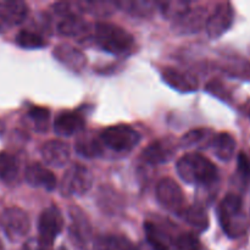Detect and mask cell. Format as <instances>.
Segmentation results:
<instances>
[{"label":"cell","instance_id":"27","mask_svg":"<svg viewBox=\"0 0 250 250\" xmlns=\"http://www.w3.org/2000/svg\"><path fill=\"white\" fill-rule=\"evenodd\" d=\"M27 119L32 122L36 131L45 132L48 129L50 111L45 107H32L27 114Z\"/></svg>","mask_w":250,"mask_h":250},{"label":"cell","instance_id":"33","mask_svg":"<svg viewBox=\"0 0 250 250\" xmlns=\"http://www.w3.org/2000/svg\"><path fill=\"white\" fill-rule=\"evenodd\" d=\"M22 250H46V249L42 246L39 239L33 238V239H29V241H27L26 243H24Z\"/></svg>","mask_w":250,"mask_h":250},{"label":"cell","instance_id":"2","mask_svg":"<svg viewBox=\"0 0 250 250\" xmlns=\"http://www.w3.org/2000/svg\"><path fill=\"white\" fill-rule=\"evenodd\" d=\"M220 225L229 238H239L247 232L248 219L243 210V202L236 194H227L217 209Z\"/></svg>","mask_w":250,"mask_h":250},{"label":"cell","instance_id":"4","mask_svg":"<svg viewBox=\"0 0 250 250\" xmlns=\"http://www.w3.org/2000/svg\"><path fill=\"white\" fill-rule=\"evenodd\" d=\"M100 139L107 148L117 153H125L132 150L139 143L141 134L132 127L126 125H117L105 128L100 133Z\"/></svg>","mask_w":250,"mask_h":250},{"label":"cell","instance_id":"19","mask_svg":"<svg viewBox=\"0 0 250 250\" xmlns=\"http://www.w3.org/2000/svg\"><path fill=\"white\" fill-rule=\"evenodd\" d=\"M76 151L84 158H98L103 154V142L100 136L92 133H83L77 138L75 144Z\"/></svg>","mask_w":250,"mask_h":250},{"label":"cell","instance_id":"6","mask_svg":"<svg viewBox=\"0 0 250 250\" xmlns=\"http://www.w3.org/2000/svg\"><path fill=\"white\" fill-rule=\"evenodd\" d=\"M0 225L5 236L11 242L21 241L31 229V222L27 212L16 207L7 208L2 211Z\"/></svg>","mask_w":250,"mask_h":250},{"label":"cell","instance_id":"29","mask_svg":"<svg viewBox=\"0 0 250 250\" xmlns=\"http://www.w3.org/2000/svg\"><path fill=\"white\" fill-rule=\"evenodd\" d=\"M161 11L168 19H172L173 21L178 17L182 16L186 11L189 10V2L185 1H175V2H161Z\"/></svg>","mask_w":250,"mask_h":250},{"label":"cell","instance_id":"26","mask_svg":"<svg viewBox=\"0 0 250 250\" xmlns=\"http://www.w3.org/2000/svg\"><path fill=\"white\" fill-rule=\"evenodd\" d=\"M16 43L23 49H39L46 45V41L41 34L28 29H22L17 33Z\"/></svg>","mask_w":250,"mask_h":250},{"label":"cell","instance_id":"8","mask_svg":"<svg viewBox=\"0 0 250 250\" xmlns=\"http://www.w3.org/2000/svg\"><path fill=\"white\" fill-rule=\"evenodd\" d=\"M62 229L63 219L60 210L56 207H50L44 210L39 216L38 221V239L42 246L45 249L50 248Z\"/></svg>","mask_w":250,"mask_h":250},{"label":"cell","instance_id":"7","mask_svg":"<svg viewBox=\"0 0 250 250\" xmlns=\"http://www.w3.org/2000/svg\"><path fill=\"white\" fill-rule=\"evenodd\" d=\"M156 198L164 209L180 216L186 209V199L180 186L172 178H163L156 186Z\"/></svg>","mask_w":250,"mask_h":250},{"label":"cell","instance_id":"25","mask_svg":"<svg viewBox=\"0 0 250 250\" xmlns=\"http://www.w3.org/2000/svg\"><path fill=\"white\" fill-rule=\"evenodd\" d=\"M212 141H214V137H211V131L205 128H197L187 132L181 138V146L183 148H190V146H198L203 144L209 146L212 143Z\"/></svg>","mask_w":250,"mask_h":250},{"label":"cell","instance_id":"30","mask_svg":"<svg viewBox=\"0 0 250 250\" xmlns=\"http://www.w3.org/2000/svg\"><path fill=\"white\" fill-rule=\"evenodd\" d=\"M176 247L177 250H202L199 239L193 233H186L178 237Z\"/></svg>","mask_w":250,"mask_h":250},{"label":"cell","instance_id":"3","mask_svg":"<svg viewBox=\"0 0 250 250\" xmlns=\"http://www.w3.org/2000/svg\"><path fill=\"white\" fill-rule=\"evenodd\" d=\"M94 37L103 50L114 55L128 53L134 45V38L131 33L110 22H98L95 24Z\"/></svg>","mask_w":250,"mask_h":250},{"label":"cell","instance_id":"16","mask_svg":"<svg viewBox=\"0 0 250 250\" xmlns=\"http://www.w3.org/2000/svg\"><path fill=\"white\" fill-rule=\"evenodd\" d=\"M71 215V226L70 233L75 243H78V246L85 247L89 242L90 238V225L88 222V219L83 211L78 208H72L70 211Z\"/></svg>","mask_w":250,"mask_h":250},{"label":"cell","instance_id":"32","mask_svg":"<svg viewBox=\"0 0 250 250\" xmlns=\"http://www.w3.org/2000/svg\"><path fill=\"white\" fill-rule=\"evenodd\" d=\"M237 170L243 181H250V158L244 151H241L237 158Z\"/></svg>","mask_w":250,"mask_h":250},{"label":"cell","instance_id":"14","mask_svg":"<svg viewBox=\"0 0 250 250\" xmlns=\"http://www.w3.org/2000/svg\"><path fill=\"white\" fill-rule=\"evenodd\" d=\"M24 178L32 187H42L46 190L55 189L58 180L49 168L44 167L38 163L29 164L24 171Z\"/></svg>","mask_w":250,"mask_h":250},{"label":"cell","instance_id":"15","mask_svg":"<svg viewBox=\"0 0 250 250\" xmlns=\"http://www.w3.org/2000/svg\"><path fill=\"white\" fill-rule=\"evenodd\" d=\"M54 56L73 72H81L87 65V58L80 49L68 44H61L54 49Z\"/></svg>","mask_w":250,"mask_h":250},{"label":"cell","instance_id":"37","mask_svg":"<svg viewBox=\"0 0 250 250\" xmlns=\"http://www.w3.org/2000/svg\"><path fill=\"white\" fill-rule=\"evenodd\" d=\"M249 116H250V110H249Z\"/></svg>","mask_w":250,"mask_h":250},{"label":"cell","instance_id":"11","mask_svg":"<svg viewBox=\"0 0 250 250\" xmlns=\"http://www.w3.org/2000/svg\"><path fill=\"white\" fill-rule=\"evenodd\" d=\"M42 158L44 163L53 167H63L70 160V146L62 141H49L42 146Z\"/></svg>","mask_w":250,"mask_h":250},{"label":"cell","instance_id":"9","mask_svg":"<svg viewBox=\"0 0 250 250\" xmlns=\"http://www.w3.org/2000/svg\"><path fill=\"white\" fill-rule=\"evenodd\" d=\"M233 19L234 11L232 5L229 2L219 4L208 20L207 27H205L208 36L211 39H217L221 37L232 26Z\"/></svg>","mask_w":250,"mask_h":250},{"label":"cell","instance_id":"22","mask_svg":"<svg viewBox=\"0 0 250 250\" xmlns=\"http://www.w3.org/2000/svg\"><path fill=\"white\" fill-rule=\"evenodd\" d=\"M88 28V24L80 15H68L63 16L62 20L58 23L59 34L65 37H77L84 33Z\"/></svg>","mask_w":250,"mask_h":250},{"label":"cell","instance_id":"34","mask_svg":"<svg viewBox=\"0 0 250 250\" xmlns=\"http://www.w3.org/2000/svg\"><path fill=\"white\" fill-rule=\"evenodd\" d=\"M10 28H11V27H10L9 24H7L6 22H5L4 20H2L1 17H0V33H4V32L9 31Z\"/></svg>","mask_w":250,"mask_h":250},{"label":"cell","instance_id":"24","mask_svg":"<svg viewBox=\"0 0 250 250\" xmlns=\"http://www.w3.org/2000/svg\"><path fill=\"white\" fill-rule=\"evenodd\" d=\"M19 176V161L12 154L0 153V181L12 183Z\"/></svg>","mask_w":250,"mask_h":250},{"label":"cell","instance_id":"17","mask_svg":"<svg viewBox=\"0 0 250 250\" xmlns=\"http://www.w3.org/2000/svg\"><path fill=\"white\" fill-rule=\"evenodd\" d=\"M163 80L173 89L182 93L195 92L198 89L197 78L190 76L189 73L182 72L176 68L167 67L163 71Z\"/></svg>","mask_w":250,"mask_h":250},{"label":"cell","instance_id":"12","mask_svg":"<svg viewBox=\"0 0 250 250\" xmlns=\"http://www.w3.org/2000/svg\"><path fill=\"white\" fill-rule=\"evenodd\" d=\"M84 119L77 111H62L54 121V131L58 136L70 137L84 128Z\"/></svg>","mask_w":250,"mask_h":250},{"label":"cell","instance_id":"1","mask_svg":"<svg viewBox=\"0 0 250 250\" xmlns=\"http://www.w3.org/2000/svg\"><path fill=\"white\" fill-rule=\"evenodd\" d=\"M177 173L181 180L189 185L211 186L219 178L214 163L199 153H189L177 161Z\"/></svg>","mask_w":250,"mask_h":250},{"label":"cell","instance_id":"28","mask_svg":"<svg viewBox=\"0 0 250 250\" xmlns=\"http://www.w3.org/2000/svg\"><path fill=\"white\" fill-rule=\"evenodd\" d=\"M98 250H136L127 239L122 237H105L98 243Z\"/></svg>","mask_w":250,"mask_h":250},{"label":"cell","instance_id":"20","mask_svg":"<svg viewBox=\"0 0 250 250\" xmlns=\"http://www.w3.org/2000/svg\"><path fill=\"white\" fill-rule=\"evenodd\" d=\"M144 232H146V237L148 243L153 250H168L170 249L171 239L170 236L158 226L156 224L150 221H146L144 224Z\"/></svg>","mask_w":250,"mask_h":250},{"label":"cell","instance_id":"21","mask_svg":"<svg viewBox=\"0 0 250 250\" xmlns=\"http://www.w3.org/2000/svg\"><path fill=\"white\" fill-rule=\"evenodd\" d=\"M212 151L222 161H229L236 151V141L229 133H220L214 138L211 143Z\"/></svg>","mask_w":250,"mask_h":250},{"label":"cell","instance_id":"36","mask_svg":"<svg viewBox=\"0 0 250 250\" xmlns=\"http://www.w3.org/2000/svg\"><path fill=\"white\" fill-rule=\"evenodd\" d=\"M59 250H67L65 248V247H60V248H59Z\"/></svg>","mask_w":250,"mask_h":250},{"label":"cell","instance_id":"5","mask_svg":"<svg viewBox=\"0 0 250 250\" xmlns=\"http://www.w3.org/2000/svg\"><path fill=\"white\" fill-rule=\"evenodd\" d=\"M93 185V175L85 166L75 164L63 175L60 183L62 197L82 195L90 189Z\"/></svg>","mask_w":250,"mask_h":250},{"label":"cell","instance_id":"31","mask_svg":"<svg viewBox=\"0 0 250 250\" xmlns=\"http://www.w3.org/2000/svg\"><path fill=\"white\" fill-rule=\"evenodd\" d=\"M119 6L124 7L127 11L133 12L136 15H146L149 11H151L153 2H144V1H137V2H119ZM125 10V11H126Z\"/></svg>","mask_w":250,"mask_h":250},{"label":"cell","instance_id":"10","mask_svg":"<svg viewBox=\"0 0 250 250\" xmlns=\"http://www.w3.org/2000/svg\"><path fill=\"white\" fill-rule=\"evenodd\" d=\"M209 16L207 7L204 6L189 9L182 16L173 21V31L177 32L178 34L197 33L200 29L207 27Z\"/></svg>","mask_w":250,"mask_h":250},{"label":"cell","instance_id":"23","mask_svg":"<svg viewBox=\"0 0 250 250\" xmlns=\"http://www.w3.org/2000/svg\"><path fill=\"white\" fill-rule=\"evenodd\" d=\"M180 216H182V219L190 226L194 227L197 231L203 232L209 227V217H208L207 211L199 205L186 208Z\"/></svg>","mask_w":250,"mask_h":250},{"label":"cell","instance_id":"13","mask_svg":"<svg viewBox=\"0 0 250 250\" xmlns=\"http://www.w3.org/2000/svg\"><path fill=\"white\" fill-rule=\"evenodd\" d=\"M176 153L175 146L167 139H159L153 142L144 149L142 158L146 163L151 165H160L168 163Z\"/></svg>","mask_w":250,"mask_h":250},{"label":"cell","instance_id":"35","mask_svg":"<svg viewBox=\"0 0 250 250\" xmlns=\"http://www.w3.org/2000/svg\"><path fill=\"white\" fill-rule=\"evenodd\" d=\"M4 131H5V125H4V122H2L1 120H0V136H1V134L4 133Z\"/></svg>","mask_w":250,"mask_h":250},{"label":"cell","instance_id":"18","mask_svg":"<svg viewBox=\"0 0 250 250\" xmlns=\"http://www.w3.org/2000/svg\"><path fill=\"white\" fill-rule=\"evenodd\" d=\"M28 6L23 1H0V17L10 27L17 26L26 20Z\"/></svg>","mask_w":250,"mask_h":250}]
</instances>
